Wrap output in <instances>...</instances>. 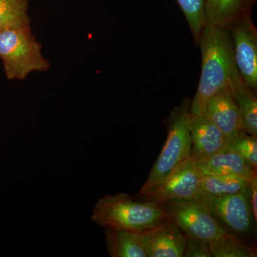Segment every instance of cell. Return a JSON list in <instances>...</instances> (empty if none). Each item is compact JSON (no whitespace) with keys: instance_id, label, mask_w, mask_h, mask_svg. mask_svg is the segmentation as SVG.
Listing matches in <instances>:
<instances>
[{"instance_id":"cell-8","label":"cell","mask_w":257,"mask_h":257,"mask_svg":"<svg viewBox=\"0 0 257 257\" xmlns=\"http://www.w3.org/2000/svg\"><path fill=\"white\" fill-rule=\"evenodd\" d=\"M232 39L235 62L243 82L257 90V29L251 13L231 24L229 28Z\"/></svg>"},{"instance_id":"cell-3","label":"cell","mask_w":257,"mask_h":257,"mask_svg":"<svg viewBox=\"0 0 257 257\" xmlns=\"http://www.w3.org/2000/svg\"><path fill=\"white\" fill-rule=\"evenodd\" d=\"M0 59L9 80L24 81L30 74L47 72L51 67L31 26L0 32Z\"/></svg>"},{"instance_id":"cell-10","label":"cell","mask_w":257,"mask_h":257,"mask_svg":"<svg viewBox=\"0 0 257 257\" xmlns=\"http://www.w3.org/2000/svg\"><path fill=\"white\" fill-rule=\"evenodd\" d=\"M190 136L191 157L194 161L204 160L224 149V134L203 113L192 114Z\"/></svg>"},{"instance_id":"cell-21","label":"cell","mask_w":257,"mask_h":257,"mask_svg":"<svg viewBox=\"0 0 257 257\" xmlns=\"http://www.w3.org/2000/svg\"><path fill=\"white\" fill-rule=\"evenodd\" d=\"M184 257H212L207 241L197 238L186 236Z\"/></svg>"},{"instance_id":"cell-11","label":"cell","mask_w":257,"mask_h":257,"mask_svg":"<svg viewBox=\"0 0 257 257\" xmlns=\"http://www.w3.org/2000/svg\"><path fill=\"white\" fill-rule=\"evenodd\" d=\"M203 114L221 130L226 138L241 130L239 111L229 87L216 93Z\"/></svg>"},{"instance_id":"cell-20","label":"cell","mask_w":257,"mask_h":257,"mask_svg":"<svg viewBox=\"0 0 257 257\" xmlns=\"http://www.w3.org/2000/svg\"><path fill=\"white\" fill-rule=\"evenodd\" d=\"M182 10L194 40L198 46L202 29L205 25L206 0H175Z\"/></svg>"},{"instance_id":"cell-9","label":"cell","mask_w":257,"mask_h":257,"mask_svg":"<svg viewBox=\"0 0 257 257\" xmlns=\"http://www.w3.org/2000/svg\"><path fill=\"white\" fill-rule=\"evenodd\" d=\"M137 236L147 257L183 256L187 237L170 219Z\"/></svg>"},{"instance_id":"cell-22","label":"cell","mask_w":257,"mask_h":257,"mask_svg":"<svg viewBox=\"0 0 257 257\" xmlns=\"http://www.w3.org/2000/svg\"><path fill=\"white\" fill-rule=\"evenodd\" d=\"M249 200L253 213V220L257 221V174L249 180Z\"/></svg>"},{"instance_id":"cell-14","label":"cell","mask_w":257,"mask_h":257,"mask_svg":"<svg viewBox=\"0 0 257 257\" xmlns=\"http://www.w3.org/2000/svg\"><path fill=\"white\" fill-rule=\"evenodd\" d=\"M229 87L239 111L241 130L257 137L256 91L241 79L231 83Z\"/></svg>"},{"instance_id":"cell-18","label":"cell","mask_w":257,"mask_h":257,"mask_svg":"<svg viewBox=\"0 0 257 257\" xmlns=\"http://www.w3.org/2000/svg\"><path fill=\"white\" fill-rule=\"evenodd\" d=\"M209 251L214 257H255L256 250L236 236L226 234L208 242Z\"/></svg>"},{"instance_id":"cell-16","label":"cell","mask_w":257,"mask_h":257,"mask_svg":"<svg viewBox=\"0 0 257 257\" xmlns=\"http://www.w3.org/2000/svg\"><path fill=\"white\" fill-rule=\"evenodd\" d=\"M250 179L238 175L204 176L201 177L199 188L200 192L213 195L246 192L249 190Z\"/></svg>"},{"instance_id":"cell-19","label":"cell","mask_w":257,"mask_h":257,"mask_svg":"<svg viewBox=\"0 0 257 257\" xmlns=\"http://www.w3.org/2000/svg\"><path fill=\"white\" fill-rule=\"evenodd\" d=\"M224 150L238 154L253 168H257V137L240 130L226 138Z\"/></svg>"},{"instance_id":"cell-17","label":"cell","mask_w":257,"mask_h":257,"mask_svg":"<svg viewBox=\"0 0 257 257\" xmlns=\"http://www.w3.org/2000/svg\"><path fill=\"white\" fill-rule=\"evenodd\" d=\"M28 0H0V32L31 26Z\"/></svg>"},{"instance_id":"cell-12","label":"cell","mask_w":257,"mask_h":257,"mask_svg":"<svg viewBox=\"0 0 257 257\" xmlns=\"http://www.w3.org/2000/svg\"><path fill=\"white\" fill-rule=\"evenodd\" d=\"M199 175H238L251 178L256 174L246 161L238 154L222 150L202 160L194 161Z\"/></svg>"},{"instance_id":"cell-15","label":"cell","mask_w":257,"mask_h":257,"mask_svg":"<svg viewBox=\"0 0 257 257\" xmlns=\"http://www.w3.org/2000/svg\"><path fill=\"white\" fill-rule=\"evenodd\" d=\"M105 241L111 257H147L135 231L106 226Z\"/></svg>"},{"instance_id":"cell-7","label":"cell","mask_w":257,"mask_h":257,"mask_svg":"<svg viewBox=\"0 0 257 257\" xmlns=\"http://www.w3.org/2000/svg\"><path fill=\"white\" fill-rule=\"evenodd\" d=\"M200 179L195 162L189 157L143 196L144 199L162 206L172 201L194 199L200 192Z\"/></svg>"},{"instance_id":"cell-4","label":"cell","mask_w":257,"mask_h":257,"mask_svg":"<svg viewBox=\"0 0 257 257\" xmlns=\"http://www.w3.org/2000/svg\"><path fill=\"white\" fill-rule=\"evenodd\" d=\"M191 101L176 106L167 121L168 135L160 156L139 194L145 196L165 178L181 162L191 157Z\"/></svg>"},{"instance_id":"cell-2","label":"cell","mask_w":257,"mask_h":257,"mask_svg":"<svg viewBox=\"0 0 257 257\" xmlns=\"http://www.w3.org/2000/svg\"><path fill=\"white\" fill-rule=\"evenodd\" d=\"M92 219L101 226L135 232L152 229L170 219L164 206L151 201L136 202L123 193L99 199L93 210Z\"/></svg>"},{"instance_id":"cell-1","label":"cell","mask_w":257,"mask_h":257,"mask_svg":"<svg viewBox=\"0 0 257 257\" xmlns=\"http://www.w3.org/2000/svg\"><path fill=\"white\" fill-rule=\"evenodd\" d=\"M198 46L202 52V70L197 92L190 103L192 114L204 113L216 93L241 79L229 29L204 26Z\"/></svg>"},{"instance_id":"cell-6","label":"cell","mask_w":257,"mask_h":257,"mask_svg":"<svg viewBox=\"0 0 257 257\" xmlns=\"http://www.w3.org/2000/svg\"><path fill=\"white\" fill-rule=\"evenodd\" d=\"M194 199L204 204L223 227L226 226L236 234H246L250 231L253 218L249 190L226 195L200 192Z\"/></svg>"},{"instance_id":"cell-13","label":"cell","mask_w":257,"mask_h":257,"mask_svg":"<svg viewBox=\"0 0 257 257\" xmlns=\"http://www.w3.org/2000/svg\"><path fill=\"white\" fill-rule=\"evenodd\" d=\"M256 0H206L204 26L229 28L231 24L251 13Z\"/></svg>"},{"instance_id":"cell-5","label":"cell","mask_w":257,"mask_h":257,"mask_svg":"<svg viewBox=\"0 0 257 257\" xmlns=\"http://www.w3.org/2000/svg\"><path fill=\"white\" fill-rule=\"evenodd\" d=\"M163 206L169 219L186 236L209 242L227 232L205 206L196 199L172 201Z\"/></svg>"}]
</instances>
